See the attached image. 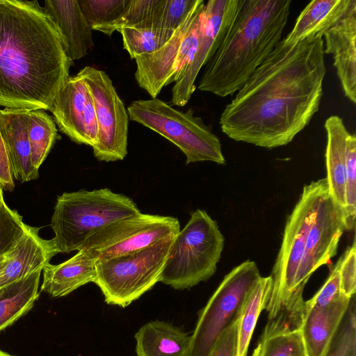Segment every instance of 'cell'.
<instances>
[{
	"mask_svg": "<svg viewBox=\"0 0 356 356\" xmlns=\"http://www.w3.org/2000/svg\"><path fill=\"white\" fill-rule=\"evenodd\" d=\"M124 49L131 58L152 53L161 47L157 31L152 28H124L119 31Z\"/></svg>",
	"mask_w": 356,
	"mask_h": 356,
	"instance_id": "33",
	"label": "cell"
},
{
	"mask_svg": "<svg viewBox=\"0 0 356 356\" xmlns=\"http://www.w3.org/2000/svg\"><path fill=\"white\" fill-rule=\"evenodd\" d=\"M272 282L270 275L261 276L243 303L236 320V356H248L250 341L259 314L267 305Z\"/></svg>",
	"mask_w": 356,
	"mask_h": 356,
	"instance_id": "27",
	"label": "cell"
},
{
	"mask_svg": "<svg viewBox=\"0 0 356 356\" xmlns=\"http://www.w3.org/2000/svg\"><path fill=\"white\" fill-rule=\"evenodd\" d=\"M325 54H332L334 65L345 96L356 103V0L324 35Z\"/></svg>",
	"mask_w": 356,
	"mask_h": 356,
	"instance_id": "15",
	"label": "cell"
},
{
	"mask_svg": "<svg viewBox=\"0 0 356 356\" xmlns=\"http://www.w3.org/2000/svg\"><path fill=\"white\" fill-rule=\"evenodd\" d=\"M339 268L337 261L321 288L312 298L305 301V307H323L346 296L341 291Z\"/></svg>",
	"mask_w": 356,
	"mask_h": 356,
	"instance_id": "36",
	"label": "cell"
},
{
	"mask_svg": "<svg viewBox=\"0 0 356 356\" xmlns=\"http://www.w3.org/2000/svg\"><path fill=\"white\" fill-rule=\"evenodd\" d=\"M345 231L347 227L343 210L334 201L327 186L319 201L296 276L295 289L298 296H303L304 288L314 272L329 264L335 256Z\"/></svg>",
	"mask_w": 356,
	"mask_h": 356,
	"instance_id": "14",
	"label": "cell"
},
{
	"mask_svg": "<svg viewBox=\"0 0 356 356\" xmlns=\"http://www.w3.org/2000/svg\"><path fill=\"white\" fill-rule=\"evenodd\" d=\"M350 300V298L343 296L323 307L306 308L304 306L299 329L307 356L327 355Z\"/></svg>",
	"mask_w": 356,
	"mask_h": 356,
	"instance_id": "18",
	"label": "cell"
},
{
	"mask_svg": "<svg viewBox=\"0 0 356 356\" xmlns=\"http://www.w3.org/2000/svg\"><path fill=\"white\" fill-rule=\"evenodd\" d=\"M163 3L164 0H130L124 12L118 19L92 29L107 35L129 27L152 28L158 32Z\"/></svg>",
	"mask_w": 356,
	"mask_h": 356,
	"instance_id": "28",
	"label": "cell"
},
{
	"mask_svg": "<svg viewBox=\"0 0 356 356\" xmlns=\"http://www.w3.org/2000/svg\"><path fill=\"white\" fill-rule=\"evenodd\" d=\"M199 1L164 0L158 28V38L161 47L186 20Z\"/></svg>",
	"mask_w": 356,
	"mask_h": 356,
	"instance_id": "30",
	"label": "cell"
},
{
	"mask_svg": "<svg viewBox=\"0 0 356 356\" xmlns=\"http://www.w3.org/2000/svg\"><path fill=\"white\" fill-rule=\"evenodd\" d=\"M351 1H312L300 12L292 30L282 42L292 47L309 38H322L343 16Z\"/></svg>",
	"mask_w": 356,
	"mask_h": 356,
	"instance_id": "22",
	"label": "cell"
},
{
	"mask_svg": "<svg viewBox=\"0 0 356 356\" xmlns=\"http://www.w3.org/2000/svg\"><path fill=\"white\" fill-rule=\"evenodd\" d=\"M44 5L60 35L68 59L72 63L84 57L93 46L92 29L77 0H47Z\"/></svg>",
	"mask_w": 356,
	"mask_h": 356,
	"instance_id": "19",
	"label": "cell"
},
{
	"mask_svg": "<svg viewBox=\"0 0 356 356\" xmlns=\"http://www.w3.org/2000/svg\"><path fill=\"white\" fill-rule=\"evenodd\" d=\"M137 356H187L191 336L161 321L143 325L135 334Z\"/></svg>",
	"mask_w": 356,
	"mask_h": 356,
	"instance_id": "24",
	"label": "cell"
},
{
	"mask_svg": "<svg viewBox=\"0 0 356 356\" xmlns=\"http://www.w3.org/2000/svg\"><path fill=\"white\" fill-rule=\"evenodd\" d=\"M140 212L132 199L108 188L63 193L57 197L50 224L54 248L58 253L79 250L102 228Z\"/></svg>",
	"mask_w": 356,
	"mask_h": 356,
	"instance_id": "5",
	"label": "cell"
},
{
	"mask_svg": "<svg viewBox=\"0 0 356 356\" xmlns=\"http://www.w3.org/2000/svg\"><path fill=\"white\" fill-rule=\"evenodd\" d=\"M28 136L31 146V162L33 167L39 170L57 136L55 122L44 110L29 111Z\"/></svg>",
	"mask_w": 356,
	"mask_h": 356,
	"instance_id": "29",
	"label": "cell"
},
{
	"mask_svg": "<svg viewBox=\"0 0 356 356\" xmlns=\"http://www.w3.org/2000/svg\"><path fill=\"white\" fill-rule=\"evenodd\" d=\"M260 277L257 264L250 259L225 276L199 314L187 356H209L224 332L237 320Z\"/></svg>",
	"mask_w": 356,
	"mask_h": 356,
	"instance_id": "9",
	"label": "cell"
},
{
	"mask_svg": "<svg viewBox=\"0 0 356 356\" xmlns=\"http://www.w3.org/2000/svg\"><path fill=\"white\" fill-rule=\"evenodd\" d=\"M225 238L206 211L195 210L176 234L160 282L177 290L208 280L217 270Z\"/></svg>",
	"mask_w": 356,
	"mask_h": 356,
	"instance_id": "6",
	"label": "cell"
},
{
	"mask_svg": "<svg viewBox=\"0 0 356 356\" xmlns=\"http://www.w3.org/2000/svg\"><path fill=\"white\" fill-rule=\"evenodd\" d=\"M0 187L12 192L15 182L6 146L0 132Z\"/></svg>",
	"mask_w": 356,
	"mask_h": 356,
	"instance_id": "40",
	"label": "cell"
},
{
	"mask_svg": "<svg viewBox=\"0 0 356 356\" xmlns=\"http://www.w3.org/2000/svg\"><path fill=\"white\" fill-rule=\"evenodd\" d=\"M341 293L352 298L356 289V247L354 241L338 260Z\"/></svg>",
	"mask_w": 356,
	"mask_h": 356,
	"instance_id": "37",
	"label": "cell"
},
{
	"mask_svg": "<svg viewBox=\"0 0 356 356\" xmlns=\"http://www.w3.org/2000/svg\"><path fill=\"white\" fill-rule=\"evenodd\" d=\"M83 124L89 146L95 145L98 139V125L92 97L87 88L83 111Z\"/></svg>",
	"mask_w": 356,
	"mask_h": 356,
	"instance_id": "38",
	"label": "cell"
},
{
	"mask_svg": "<svg viewBox=\"0 0 356 356\" xmlns=\"http://www.w3.org/2000/svg\"><path fill=\"white\" fill-rule=\"evenodd\" d=\"M327 186L325 178L305 185L286 219L280 249L270 275L272 289L265 308L268 320L283 316L299 323L302 319L305 300L296 292V279L305 255L308 233L322 194Z\"/></svg>",
	"mask_w": 356,
	"mask_h": 356,
	"instance_id": "4",
	"label": "cell"
},
{
	"mask_svg": "<svg viewBox=\"0 0 356 356\" xmlns=\"http://www.w3.org/2000/svg\"><path fill=\"white\" fill-rule=\"evenodd\" d=\"M204 1L200 0L170 38L155 51L135 58L138 86L156 98L162 88L177 82L197 48Z\"/></svg>",
	"mask_w": 356,
	"mask_h": 356,
	"instance_id": "10",
	"label": "cell"
},
{
	"mask_svg": "<svg viewBox=\"0 0 356 356\" xmlns=\"http://www.w3.org/2000/svg\"><path fill=\"white\" fill-rule=\"evenodd\" d=\"M87 87L79 75L69 76L56 95L49 111L59 129L71 140L88 145L83 124Z\"/></svg>",
	"mask_w": 356,
	"mask_h": 356,
	"instance_id": "21",
	"label": "cell"
},
{
	"mask_svg": "<svg viewBox=\"0 0 356 356\" xmlns=\"http://www.w3.org/2000/svg\"><path fill=\"white\" fill-rule=\"evenodd\" d=\"M28 225L22 216L8 207L5 202L0 206V256L9 251L24 234Z\"/></svg>",
	"mask_w": 356,
	"mask_h": 356,
	"instance_id": "34",
	"label": "cell"
},
{
	"mask_svg": "<svg viewBox=\"0 0 356 356\" xmlns=\"http://www.w3.org/2000/svg\"><path fill=\"white\" fill-rule=\"evenodd\" d=\"M239 0H209L202 13L197 48L172 89V103L184 106L195 91L201 68L220 47L235 17Z\"/></svg>",
	"mask_w": 356,
	"mask_h": 356,
	"instance_id": "13",
	"label": "cell"
},
{
	"mask_svg": "<svg viewBox=\"0 0 356 356\" xmlns=\"http://www.w3.org/2000/svg\"><path fill=\"white\" fill-rule=\"evenodd\" d=\"M176 235L151 245L111 259H97L95 282L108 305L126 307L158 282Z\"/></svg>",
	"mask_w": 356,
	"mask_h": 356,
	"instance_id": "8",
	"label": "cell"
},
{
	"mask_svg": "<svg viewBox=\"0 0 356 356\" xmlns=\"http://www.w3.org/2000/svg\"><path fill=\"white\" fill-rule=\"evenodd\" d=\"M4 202V200H3V190L2 188L0 187V206L1 205V204Z\"/></svg>",
	"mask_w": 356,
	"mask_h": 356,
	"instance_id": "42",
	"label": "cell"
},
{
	"mask_svg": "<svg viewBox=\"0 0 356 356\" xmlns=\"http://www.w3.org/2000/svg\"><path fill=\"white\" fill-rule=\"evenodd\" d=\"M0 356H15L0 349Z\"/></svg>",
	"mask_w": 356,
	"mask_h": 356,
	"instance_id": "43",
	"label": "cell"
},
{
	"mask_svg": "<svg viewBox=\"0 0 356 356\" xmlns=\"http://www.w3.org/2000/svg\"><path fill=\"white\" fill-rule=\"evenodd\" d=\"M252 356H307L300 329L284 318L268 320Z\"/></svg>",
	"mask_w": 356,
	"mask_h": 356,
	"instance_id": "26",
	"label": "cell"
},
{
	"mask_svg": "<svg viewBox=\"0 0 356 356\" xmlns=\"http://www.w3.org/2000/svg\"><path fill=\"white\" fill-rule=\"evenodd\" d=\"M42 270L0 287V332L27 314L40 296Z\"/></svg>",
	"mask_w": 356,
	"mask_h": 356,
	"instance_id": "25",
	"label": "cell"
},
{
	"mask_svg": "<svg viewBox=\"0 0 356 356\" xmlns=\"http://www.w3.org/2000/svg\"><path fill=\"white\" fill-rule=\"evenodd\" d=\"M179 231L177 218L140 212L102 228L90 236L81 249L87 250L97 260L111 259L145 248Z\"/></svg>",
	"mask_w": 356,
	"mask_h": 356,
	"instance_id": "12",
	"label": "cell"
},
{
	"mask_svg": "<svg viewBox=\"0 0 356 356\" xmlns=\"http://www.w3.org/2000/svg\"><path fill=\"white\" fill-rule=\"evenodd\" d=\"M327 143L325 148V177L330 194L344 213L346 204V140L350 132L343 119L331 115L325 122Z\"/></svg>",
	"mask_w": 356,
	"mask_h": 356,
	"instance_id": "23",
	"label": "cell"
},
{
	"mask_svg": "<svg viewBox=\"0 0 356 356\" xmlns=\"http://www.w3.org/2000/svg\"><path fill=\"white\" fill-rule=\"evenodd\" d=\"M86 21L92 29L118 19L130 0H77Z\"/></svg>",
	"mask_w": 356,
	"mask_h": 356,
	"instance_id": "31",
	"label": "cell"
},
{
	"mask_svg": "<svg viewBox=\"0 0 356 356\" xmlns=\"http://www.w3.org/2000/svg\"><path fill=\"white\" fill-rule=\"evenodd\" d=\"M236 321L222 334L209 356H236Z\"/></svg>",
	"mask_w": 356,
	"mask_h": 356,
	"instance_id": "39",
	"label": "cell"
},
{
	"mask_svg": "<svg viewBox=\"0 0 356 356\" xmlns=\"http://www.w3.org/2000/svg\"><path fill=\"white\" fill-rule=\"evenodd\" d=\"M347 318L334 347L326 356H356V316L354 303L348 309Z\"/></svg>",
	"mask_w": 356,
	"mask_h": 356,
	"instance_id": "35",
	"label": "cell"
},
{
	"mask_svg": "<svg viewBox=\"0 0 356 356\" xmlns=\"http://www.w3.org/2000/svg\"><path fill=\"white\" fill-rule=\"evenodd\" d=\"M29 110L0 109V132L8 156L13 178L23 183L39 177L31 162L28 136Z\"/></svg>",
	"mask_w": 356,
	"mask_h": 356,
	"instance_id": "17",
	"label": "cell"
},
{
	"mask_svg": "<svg viewBox=\"0 0 356 356\" xmlns=\"http://www.w3.org/2000/svg\"><path fill=\"white\" fill-rule=\"evenodd\" d=\"M41 227L27 226L24 234L3 256L1 286L42 270L58 254L51 239L42 238Z\"/></svg>",
	"mask_w": 356,
	"mask_h": 356,
	"instance_id": "16",
	"label": "cell"
},
{
	"mask_svg": "<svg viewBox=\"0 0 356 356\" xmlns=\"http://www.w3.org/2000/svg\"><path fill=\"white\" fill-rule=\"evenodd\" d=\"M78 75L84 81L94 103L98 139L92 147L100 161L123 160L127 154L129 115L113 82L104 71L86 66Z\"/></svg>",
	"mask_w": 356,
	"mask_h": 356,
	"instance_id": "11",
	"label": "cell"
},
{
	"mask_svg": "<svg viewBox=\"0 0 356 356\" xmlns=\"http://www.w3.org/2000/svg\"><path fill=\"white\" fill-rule=\"evenodd\" d=\"M3 256H4V254L0 256V287L2 286H1V280H2V267H3Z\"/></svg>",
	"mask_w": 356,
	"mask_h": 356,
	"instance_id": "41",
	"label": "cell"
},
{
	"mask_svg": "<svg viewBox=\"0 0 356 356\" xmlns=\"http://www.w3.org/2000/svg\"><path fill=\"white\" fill-rule=\"evenodd\" d=\"M72 63L37 1L0 0V106L49 110Z\"/></svg>",
	"mask_w": 356,
	"mask_h": 356,
	"instance_id": "2",
	"label": "cell"
},
{
	"mask_svg": "<svg viewBox=\"0 0 356 356\" xmlns=\"http://www.w3.org/2000/svg\"><path fill=\"white\" fill-rule=\"evenodd\" d=\"M290 0H239L234 21L205 65L201 91L225 97L239 90L282 40Z\"/></svg>",
	"mask_w": 356,
	"mask_h": 356,
	"instance_id": "3",
	"label": "cell"
},
{
	"mask_svg": "<svg viewBox=\"0 0 356 356\" xmlns=\"http://www.w3.org/2000/svg\"><path fill=\"white\" fill-rule=\"evenodd\" d=\"M345 199L344 216L348 231L355 227L356 216V137L350 133L346 140Z\"/></svg>",
	"mask_w": 356,
	"mask_h": 356,
	"instance_id": "32",
	"label": "cell"
},
{
	"mask_svg": "<svg viewBox=\"0 0 356 356\" xmlns=\"http://www.w3.org/2000/svg\"><path fill=\"white\" fill-rule=\"evenodd\" d=\"M96 261L87 250L82 248L63 263L47 264L42 269L40 291L52 298H60L88 283L95 282Z\"/></svg>",
	"mask_w": 356,
	"mask_h": 356,
	"instance_id": "20",
	"label": "cell"
},
{
	"mask_svg": "<svg viewBox=\"0 0 356 356\" xmlns=\"http://www.w3.org/2000/svg\"><path fill=\"white\" fill-rule=\"evenodd\" d=\"M130 120L161 135L186 156V164L200 161L225 163L218 138L192 108L181 111L156 98L132 102Z\"/></svg>",
	"mask_w": 356,
	"mask_h": 356,
	"instance_id": "7",
	"label": "cell"
},
{
	"mask_svg": "<svg viewBox=\"0 0 356 356\" xmlns=\"http://www.w3.org/2000/svg\"><path fill=\"white\" fill-rule=\"evenodd\" d=\"M325 74L321 37L292 47L281 40L223 109L222 131L261 147L287 145L318 111Z\"/></svg>",
	"mask_w": 356,
	"mask_h": 356,
	"instance_id": "1",
	"label": "cell"
}]
</instances>
